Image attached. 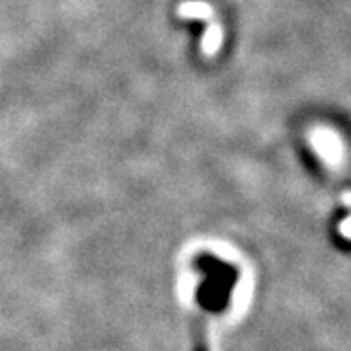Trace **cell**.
<instances>
[{"instance_id":"cell-1","label":"cell","mask_w":351,"mask_h":351,"mask_svg":"<svg viewBox=\"0 0 351 351\" xmlns=\"http://www.w3.org/2000/svg\"><path fill=\"white\" fill-rule=\"evenodd\" d=\"M193 269L199 274L195 302L205 314H225L232 301V291L239 285V267L213 254L203 252L195 256Z\"/></svg>"},{"instance_id":"cell-2","label":"cell","mask_w":351,"mask_h":351,"mask_svg":"<svg viewBox=\"0 0 351 351\" xmlns=\"http://www.w3.org/2000/svg\"><path fill=\"white\" fill-rule=\"evenodd\" d=\"M180 14L184 18H188V16H191V18H209L211 8L207 4H201V2H189V4H184L180 8Z\"/></svg>"},{"instance_id":"cell-3","label":"cell","mask_w":351,"mask_h":351,"mask_svg":"<svg viewBox=\"0 0 351 351\" xmlns=\"http://www.w3.org/2000/svg\"><path fill=\"white\" fill-rule=\"evenodd\" d=\"M193 351H209L205 322L201 320H193Z\"/></svg>"},{"instance_id":"cell-4","label":"cell","mask_w":351,"mask_h":351,"mask_svg":"<svg viewBox=\"0 0 351 351\" xmlns=\"http://www.w3.org/2000/svg\"><path fill=\"white\" fill-rule=\"evenodd\" d=\"M219 41H221V34H219V29L213 25V27H209L207 36L203 39V49L207 51V53H215L217 47H219Z\"/></svg>"}]
</instances>
